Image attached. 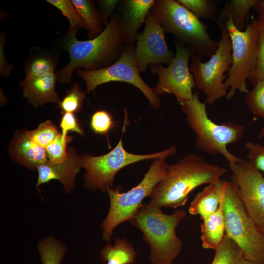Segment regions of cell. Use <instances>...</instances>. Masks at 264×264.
<instances>
[{
    "label": "cell",
    "mask_w": 264,
    "mask_h": 264,
    "mask_svg": "<svg viewBox=\"0 0 264 264\" xmlns=\"http://www.w3.org/2000/svg\"><path fill=\"white\" fill-rule=\"evenodd\" d=\"M227 170L201 156L190 154L168 166L163 178L154 187L149 203L160 209L184 206L194 189L218 182Z\"/></svg>",
    "instance_id": "1"
},
{
    "label": "cell",
    "mask_w": 264,
    "mask_h": 264,
    "mask_svg": "<svg viewBox=\"0 0 264 264\" xmlns=\"http://www.w3.org/2000/svg\"><path fill=\"white\" fill-rule=\"evenodd\" d=\"M75 32H69L64 41V48L68 52L69 61L56 75L62 84L71 81L74 71L83 68L95 70L106 68L120 58L124 43L119 12L114 13L102 32L97 37L79 41Z\"/></svg>",
    "instance_id": "2"
},
{
    "label": "cell",
    "mask_w": 264,
    "mask_h": 264,
    "mask_svg": "<svg viewBox=\"0 0 264 264\" xmlns=\"http://www.w3.org/2000/svg\"><path fill=\"white\" fill-rule=\"evenodd\" d=\"M187 216L183 209L165 214L149 202L142 203L130 220L142 231L143 239L149 244L152 264H173L179 256L183 242L176 235V228Z\"/></svg>",
    "instance_id": "3"
},
{
    "label": "cell",
    "mask_w": 264,
    "mask_h": 264,
    "mask_svg": "<svg viewBox=\"0 0 264 264\" xmlns=\"http://www.w3.org/2000/svg\"><path fill=\"white\" fill-rule=\"evenodd\" d=\"M151 12L165 33L173 34L200 60L217 51L219 42L210 37L207 25L177 0H155Z\"/></svg>",
    "instance_id": "4"
},
{
    "label": "cell",
    "mask_w": 264,
    "mask_h": 264,
    "mask_svg": "<svg viewBox=\"0 0 264 264\" xmlns=\"http://www.w3.org/2000/svg\"><path fill=\"white\" fill-rule=\"evenodd\" d=\"M181 106L188 126L196 135V145L198 149L212 155L221 154L229 164L242 160L232 154L227 147L242 138L245 130L243 126L232 121L221 124L212 121L208 116L206 104L200 101L198 92Z\"/></svg>",
    "instance_id": "5"
},
{
    "label": "cell",
    "mask_w": 264,
    "mask_h": 264,
    "mask_svg": "<svg viewBox=\"0 0 264 264\" xmlns=\"http://www.w3.org/2000/svg\"><path fill=\"white\" fill-rule=\"evenodd\" d=\"M224 214L225 235L241 249L244 257L258 264H264V232L246 212L235 184L226 182Z\"/></svg>",
    "instance_id": "6"
},
{
    "label": "cell",
    "mask_w": 264,
    "mask_h": 264,
    "mask_svg": "<svg viewBox=\"0 0 264 264\" xmlns=\"http://www.w3.org/2000/svg\"><path fill=\"white\" fill-rule=\"evenodd\" d=\"M165 158H156L151 164L141 181L127 192L120 187L107 190L110 205L108 213L101 224L102 239L109 242L114 228L121 223L130 221L149 197L155 185L164 177L169 164Z\"/></svg>",
    "instance_id": "7"
},
{
    "label": "cell",
    "mask_w": 264,
    "mask_h": 264,
    "mask_svg": "<svg viewBox=\"0 0 264 264\" xmlns=\"http://www.w3.org/2000/svg\"><path fill=\"white\" fill-rule=\"evenodd\" d=\"M176 152V145L159 152L138 154L127 151L123 145L122 137L117 145L109 153L100 156L84 154L80 157L82 167L86 172L84 176L85 186L92 190L102 192L112 188L116 173L122 168L140 161L167 158Z\"/></svg>",
    "instance_id": "8"
},
{
    "label": "cell",
    "mask_w": 264,
    "mask_h": 264,
    "mask_svg": "<svg viewBox=\"0 0 264 264\" xmlns=\"http://www.w3.org/2000/svg\"><path fill=\"white\" fill-rule=\"evenodd\" d=\"M226 24L231 41L232 63L224 85L229 88L226 98L231 100L237 91L243 93L248 91L246 80L254 69L257 59L258 23L257 19L252 20L242 31L237 29L230 20Z\"/></svg>",
    "instance_id": "9"
},
{
    "label": "cell",
    "mask_w": 264,
    "mask_h": 264,
    "mask_svg": "<svg viewBox=\"0 0 264 264\" xmlns=\"http://www.w3.org/2000/svg\"><path fill=\"white\" fill-rule=\"evenodd\" d=\"M218 25L221 38L215 54L204 63L198 56L192 55L189 65L196 87L205 93V103L209 105L226 96L228 92L223 82L225 77L223 75L229 70L232 63L231 41L226 24Z\"/></svg>",
    "instance_id": "10"
},
{
    "label": "cell",
    "mask_w": 264,
    "mask_h": 264,
    "mask_svg": "<svg viewBox=\"0 0 264 264\" xmlns=\"http://www.w3.org/2000/svg\"><path fill=\"white\" fill-rule=\"evenodd\" d=\"M134 45H124L119 59L111 66L101 69L85 70L77 69L76 74L83 79L87 91L90 92L98 86L110 82L129 83L138 88L155 109H159L161 101L154 88L141 78L134 58Z\"/></svg>",
    "instance_id": "11"
},
{
    "label": "cell",
    "mask_w": 264,
    "mask_h": 264,
    "mask_svg": "<svg viewBox=\"0 0 264 264\" xmlns=\"http://www.w3.org/2000/svg\"><path fill=\"white\" fill-rule=\"evenodd\" d=\"M176 53L168 65L150 66L152 74L156 75L158 83L154 88L157 95L173 94L182 105L191 99L194 94L193 88H196L194 77L189 69V61L193 53L191 50L174 39Z\"/></svg>",
    "instance_id": "12"
},
{
    "label": "cell",
    "mask_w": 264,
    "mask_h": 264,
    "mask_svg": "<svg viewBox=\"0 0 264 264\" xmlns=\"http://www.w3.org/2000/svg\"><path fill=\"white\" fill-rule=\"evenodd\" d=\"M231 180L238 188L243 206L254 223L264 232V176L248 160L229 164Z\"/></svg>",
    "instance_id": "13"
},
{
    "label": "cell",
    "mask_w": 264,
    "mask_h": 264,
    "mask_svg": "<svg viewBox=\"0 0 264 264\" xmlns=\"http://www.w3.org/2000/svg\"><path fill=\"white\" fill-rule=\"evenodd\" d=\"M165 32L155 16L148 15L143 31L136 36L134 58L138 71L145 72L149 65H169L175 54L168 47Z\"/></svg>",
    "instance_id": "14"
},
{
    "label": "cell",
    "mask_w": 264,
    "mask_h": 264,
    "mask_svg": "<svg viewBox=\"0 0 264 264\" xmlns=\"http://www.w3.org/2000/svg\"><path fill=\"white\" fill-rule=\"evenodd\" d=\"M81 156L73 148L67 150V156L63 162L52 163L48 161L37 167L38 178L36 188L51 180H59L67 193L71 192L75 184V177L82 168Z\"/></svg>",
    "instance_id": "15"
},
{
    "label": "cell",
    "mask_w": 264,
    "mask_h": 264,
    "mask_svg": "<svg viewBox=\"0 0 264 264\" xmlns=\"http://www.w3.org/2000/svg\"><path fill=\"white\" fill-rule=\"evenodd\" d=\"M154 0H123L119 6L123 40L125 45H133L141 25L145 22Z\"/></svg>",
    "instance_id": "16"
},
{
    "label": "cell",
    "mask_w": 264,
    "mask_h": 264,
    "mask_svg": "<svg viewBox=\"0 0 264 264\" xmlns=\"http://www.w3.org/2000/svg\"><path fill=\"white\" fill-rule=\"evenodd\" d=\"M9 151L15 161L31 170L48 161L45 148L33 141L28 131L20 132L15 136Z\"/></svg>",
    "instance_id": "17"
},
{
    "label": "cell",
    "mask_w": 264,
    "mask_h": 264,
    "mask_svg": "<svg viewBox=\"0 0 264 264\" xmlns=\"http://www.w3.org/2000/svg\"><path fill=\"white\" fill-rule=\"evenodd\" d=\"M57 80L55 73L35 78H25L20 83L23 96L35 108L47 102L59 104L60 101L55 91Z\"/></svg>",
    "instance_id": "18"
},
{
    "label": "cell",
    "mask_w": 264,
    "mask_h": 264,
    "mask_svg": "<svg viewBox=\"0 0 264 264\" xmlns=\"http://www.w3.org/2000/svg\"><path fill=\"white\" fill-rule=\"evenodd\" d=\"M227 180L220 179L208 184L191 202L188 212L192 215L208 216L218 209L225 193Z\"/></svg>",
    "instance_id": "19"
},
{
    "label": "cell",
    "mask_w": 264,
    "mask_h": 264,
    "mask_svg": "<svg viewBox=\"0 0 264 264\" xmlns=\"http://www.w3.org/2000/svg\"><path fill=\"white\" fill-rule=\"evenodd\" d=\"M224 201L225 193L217 210L211 215L201 219L202 221L200 224V238L203 248L215 250L225 235Z\"/></svg>",
    "instance_id": "20"
},
{
    "label": "cell",
    "mask_w": 264,
    "mask_h": 264,
    "mask_svg": "<svg viewBox=\"0 0 264 264\" xmlns=\"http://www.w3.org/2000/svg\"><path fill=\"white\" fill-rule=\"evenodd\" d=\"M259 0H231L226 1L217 18L218 24H226L231 20L235 27L243 31L246 19L251 9Z\"/></svg>",
    "instance_id": "21"
},
{
    "label": "cell",
    "mask_w": 264,
    "mask_h": 264,
    "mask_svg": "<svg viewBox=\"0 0 264 264\" xmlns=\"http://www.w3.org/2000/svg\"><path fill=\"white\" fill-rule=\"evenodd\" d=\"M100 253L101 259L107 264H132L137 255L132 246L124 238L115 239L113 244H108Z\"/></svg>",
    "instance_id": "22"
},
{
    "label": "cell",
    "mask_w": 264,
    "mask_h": 264,
    "mask_svg": "<svg viewBox=\"0 0 264 264\" xmlns=\"http://www.w3.org/2000/svg\"><path fill=\"white\" fill-rule=\"evenodd\" d=\"M79 16L86 25L88 36L93 39L103 30L98 10L94 2L90 0H72Z\"/></svg>",
    "instance_id": "23"
},
{
    "label": "cell",
    "mask_w": 264,
    "mask_h": 264,
    "mask_svg": "<svg viewBox=\"0 0 264 264\" xmlns=\"http://www.w3.org/2000/svg\"><path fill=\"white\" fill-rule=\"evenodd\" d=\"M215 251L210 264H258L246 259L239 246L226 235Z\"/></svg>",
    "instance_id": "24"
},
{
    "label": "cell",
    "mask_w": 264,
    "mask_h": 264,
    "mask_svg": "<svg viewBox=\"0 0 264 264\" xmlns=\"http://www.w3.org/2000/svg\"><path fill=\"white\" fill-rule=\"evenodd\" d=\"M38 248L43 264H61L66 251L63 243L53 238L42 240Z\"/></svg>",
    "instance_id": "25"
},
{
    "label": "cell",
    "mask_w": 264,
    "mask_h": 264,
    "mask_svg": "<svg viewBox=\"0 0 264 264\" xmlns=\"http://www.w3.org/2000/svg\"><path fill=\"white\" fill-rule=\"evenodd\" d=\"M57 59L49 54L34 57L25 66V78H35L54 73Z\"/></svg>",
    "instance_id": "26"
},
{
    "label": "cell",
    "mask_w": 264,
    "mask_h": 264,
    "mask_svg": "<svg viewBox=\"0 0 264 264\" xmlns=\"http://www.w3.org/2000/svg\"><path fill=\"white\" fill-rule=\"evenodd\" d=\"M257 20L258 23L257 59L254 69L248 80L253 87L264 79V14L259 13Z\"/></svg>",
    "instance_id": "27"
},
{
    "label": "cell",
    "mask_w": 264,
    "mask_h": 264,
    "mask_svg": "<svg viewBox=\"0 0 264 264\" xmlns=\"http://www.w3.org/2000/svg\"><path fill=\"white\" fill-rule=\"evenodd\" d=\"M198 19L216 21L218 0H177Z\"/></svg>",
    "instance_id": "28"
},
{
    "label": "cell",
    "mask_w": 264,
    "mask_h": 264,
    "mask_svg": "<svg viewBox=\"0 0 264 264\" xmlns=\"http://www.w3.org/2000/svg\"><path fill=\"white\" fill-rule=\"evenodd\" d=\"M46 1L60 10L67 19L69 32H77L79 28H85L86 25L78 13L71 0H47Z\"/></svg>",
    "instance_id": "29"
},
{
    "label": "cell",
    "mask_w": 264,
    "mask_h": 264,
    "mask_svg": "<svg viewBox=\"0 0 264 264\" xmlns=\"http://www.w3.org/2000/svg\"><path fill=\"white\" fill-rule=\"evenodd\" d=\"M28 134L33 141L45 148L60 133L58 128L48 120L41 123L37 129L28 131Z\"/></svg>",
    "instance_id": "30"
},
{
    "label": "cell",
    "mask_w": 264,
    "mask_h": 264,
    "mask_svg": "<svg viewBox=\"0 0 264 264\" xmlns=\"http://www.w3.org/2000/svg\"><path fill=\"white\" fill-rule=\"evenodd\" d=\"M244 99L250 111L264 119V79L246 93Z\"/></svg>",
    "instance_id": "31"
},
{
    "label": "cell",
    "mask_w": 264,
    "mask_h": 264,
    "mask_svg": "<svg viewBox=\"0 0 264 264\" xmlns=\"http://www.w3.org/2000/svg\"><path fill=\"white\" fill-rule=\"evenodd\" d=\"M85 97V92L79 88L77 84H75L60 102L59 107L64 113L78 112L83 108Z\"/></svg>",
    "instance_id": "32"
},
{
    "label": "cell",
    "mask_w": 264,
    "mask_h": 264,
    "mask_svg": "<svg viewBox=\"0 0 264 264\" xmlns=\"http://www.w3.org/2000/svg\"><path fill=\"white\" fill-rule=\"evenodd\" d=\"M72 140V137H63L60 133L45 148L48 161L52 163L63 162L67 156L66 145Z\"/></svg>",
    "instance_id": "33"
},
{
    "label": "cell",
    "mask_w": 264,
    "mask_h": 264,
    "mask_svg": "<svg viewBox=\"0 0 264 264\" xmlns=\"http://www.w3.org/2000/svg\"><path fill=\"white\" fill-rule=\"evenodd\" d=\"M114 125L111 114L105 110H97L91 116L90 127L96 133L107 134Z\"/></svg>",
    "instance_id": "34"
},
{
    "label": "cell",
    "mask_w": 264,
    "mask_h": 264,
    "mask_svg": "<svg viewBox=\"0 0 264 264\" xmlns=\"http://www.w3.org/2000/svg\"><path fill=\"white\" fill-rule=\"evenodd\" d=\"M248 160L256 168L264 173V144L252 142L245 143Z\"/></svg>",
    "instance_id": "35"
},
{
    "label": "cell",
    "mask_w": 264,
    "mask_h": 264,
    "mask_svg": "<svg viewBox=\"0 0 264 264\" xmlns=\"http://www.w3.org/2000/svg\"><path fill=\"white\" fill-rule=\"evenodd\" d=\"M121 0H100L98 1V13L102 24L105 27L109 22L111 17Z\"/></svg>",
    "instance_id": "36"
},
{
    "label": "cell",
    "mask_w": 264,
    "mask_h": 264,
    "mask_svg": "<svg viewBox=\"0 0 264 264\" xmlns=\"http://www.w3.org/2000/svg\"><path fill=\"white\" fill-rule=\"evenodd\" d=\"M60 126L62 129L61 134L63 137L67 136V133L69 131L76 132L82 136L85 135L84 132L78 123L73 113H64Z\"/></svg>",
    "instance_id": "37"
},
{
    "label": "cell",
    "mask_w": 264,
    "mask_h": 264,
    "mask_svg": "<svg viewBox=\"0 0 264 264\" xmlns=\"http://www.w3.org/2000/svg\"><path fill=\"white\" fill-rule=\"evenodd\" d=\"M0 37V74L2 77H7L12 69L10 66L5 60L3 55L4 40Z\"/></svg>",
    "instance_id": "38"
},
{
    "label": "cell",
    "mask_w": 264,
    "mask_h": 264,
    "mask_svg": "<svg viewBox=\"0 0 264 264\" xmlns=\"http://www.w3.org/2000/svg\"><path fill=\"white\" fill-rule=\"evenodd\" d=\"M255 7L258 13L264 14V0H259Z\"/></svg>",
    "instance_id": "39"
},
{
    "label": "cell",
    "mask_w": 264,
    "mask_h": 264,
    "mask_svg": "<svg viewBox=\"0 0 264 264\" xmlns=\"http://www.w3.org/2000/svg\"><path fill=\"white\" fill-rule=\"evenodd\" d=\"M258 137L260 138H264V126L262 127L259 134Z\"/></svg>",
    "instance_id": "40"
}]
</instances>
